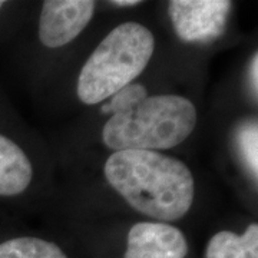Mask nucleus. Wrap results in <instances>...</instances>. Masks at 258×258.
Here are the masks:
<instances>
[{"label":"nucleus","instance_id":"f257e3e1","mask_svg":"<svg viewBox=\"0 0 258 258\" xmlns=\"http://www.w3.org/2000/svg\"><path fill=\"white\" fill-rule=\"evenodd\" d=\"M103 172L135 211L158 222L178 221L192 207L194 175L176 158L155 151H118L106 159Z\"/></svg>","mask_w":258,"mask_h":258},{"label":"nucleus","instance_id":"f03ea898","mask_svg":"<svg viewBox=\"0 0 258 258\" xmlns=\"http://www.w3.org/2000/svg\"><path fill=\"white\" fill-rule=\"evenodd\" d=\"M195 125L197 109L189 99L179 95H154L112 115L102 128V141L113 152H157L182 144Z\"/></svg>","mask_w":258,"mask_h":258},{"label":"nucleus","instance_id":"7ed1b4c3","mask_svg":"<svg viewBox=\"0 0 258 258\" xmlns=\"http://www.w3.org/2000/svg\"><path fill=\"white\" fill-rule=\"evenodd\" d=\"M154 49V35L144 25L126 22L112 29L81 69L78 98L85 105L111 98L144 72Z\"/></svg>","mask_w":258,"mask_h":258},{"label":"nucleus","instance_id":"20e7f679","mask_svg":"<svg viewBox=\"0 0 258 258\" xmlns=\"http://www.w3.org/2000/svg\"><path fill=\"white\" fill-rule=\"evenodd\" d=\"M230 10L227 0H174L168 8L176 35L188 43H207L221 36Z\"/></svg>","mask_w":258,"mask_h":258},{"label":"nucleus","instance_id":"39448f33","mask_svg":"<svg viewBox=\"0 0 258 258\" xmlns=\"http://www.w3.org/2000/svg\"><path fill=\"white\" fill-rule=\"evenodd\" d=\"M96 3L92 0H47L39 20V39L56 49L71 43L89 25Z\"/></svg>","mask_w":258,"mask_h":258},{"label":"nucleus","instance_id":"423d86ee","mask_svg":"<svg viewBox=\"0 0 258 258\" xmlns=\"http://www.w3.org/2000/svg\"><path fill=\"white\" fill-rule=\"evenodd\" d=\"M184 232L165 222H138L128 234L123 258H185Z\"/></svg>","mask_w":258,"mask_h":258},{"label":"nucleus","instance_id":"0eeeda50","mask_svg":"<svg viewBox=\"0 0 258 258\" xmlns=\"http://www.w3.org/2000/svg\"><path fill=\"white\" fill-rule=\"evenodd\" d=\"M33 178V166L16 142L0 134V197L25 192Z\"/></svg>","mask_w":258,"mask_h":258},{"label":"nucleus","instance_id":"6e6552de","mask_svg":"<svg viewBox=\"0 0 258 258\" xmlns=\"http://www.w3.org/2000/svg\"><path fill=\"white\" fill-rule=\"evenodd\" d=\"M205 258H258V225L249 224L244 234L217 232L207 244Z\"/></svg>","mask_w":258,"mask_h":258},{"label":"nucleus","instance_id":"1a4fd4ad","mask_svg":"<svg viewBox=\"0 0 258 258\" xmlns=\"http://www.w3.org/2000/svg\"><path fill=\"white\" fill-rule=\"evenodd\" d=\"M0 258H68V255L50 241L18 237L0 244Z\"/></svg>","mask_w":258,"mask_h":258},{"label":"nucleus","instance_id":"9d476101","mask_svg":"<svg viewBox=\"0 0 258 258\" xmlns=\"http://www.w3.org/2000/svg\"><path fill=\"white\" fill-rule=\"evenodd\" d=\"M237 142L241 158L248 171L257 178L258 175V129L257 122H247L237 134Z\"/></svg>","mask_w":258,"mask_h":258},{"label":"nucleus","instance_id":"9b49d317","mask_svg":"<svg viewBox=\"0 0 258 258\" xmlns=\"http://www.w3.org/2000/svg\"><path fill=\"white\" fill-rule=\"evenodd\" d=\"M148 96L147 88L141 83H131L128 86L122 88L120 91L112 95L111 101L106 106H103L105 113H118V112L126 111L129 108H132L134 105H137L138 102L145 99Z\"/></svg>","mask_w":258,"mask_h":258},{"label":"nucleus","instance_id":"f8f14e48","mask_svg":"<svg viewBox=\"0 0 258 258\" xmlns=\"http://www.w3.org/2000/svg\"><path fill=\"white\" fill-rule=\"evenodd\" d=\"M257 69H258V55L252 56V60L249 64V85H251V89L254 91V96L257 98L258 93V82H257Z\"/></svg>","mask_w":258,"mask_h":258},{"label":"nucleus","instance_id":"ddd939ff","mask_svg":"<svg viewBox=\"0 0 258 258\" xmlns=\"http://www.w3.org/2000/svg\"><path fill=\"white\" fill-rule=\"evenodd\" d=\"M111 3L118 8H132V6H138L141 2L139 0H113Z\"/></svg>","mask_w":258,"mask_h":258},{"label":"nucleus","instance_id":"4468645a","mask_svg":"<svg viewBox=\"0 0 258 258\" xmlns=\"http://www.w3.org/2000/svg\"><path fill=\"white\" fill-rule=\"evenodd\" d=\"M3 5H5V3H3V2H0V9H2V6H3Z\"/></svg>","mask_w":258,"mask_h":258}]
</instances>
